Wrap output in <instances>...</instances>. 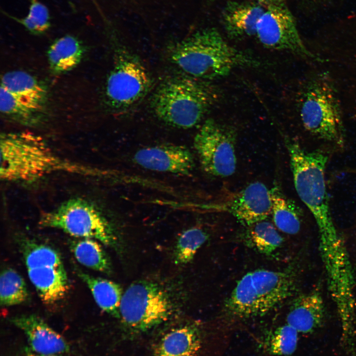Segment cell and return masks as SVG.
I'll return each instance as SVG.
<instances>
[{
    "label": "cell",
    "mask_w": 356,
    "mask_h": 356,
    "mask_svg": "<svg viewBox=\"0 0 356 356\" xmlns=\"http://www.w3.org/2000/svg\"><path fill=\"white\" fill-rule=\"evenodd\" d=\"M133 162L141 168L153 171L189 176L194 168L191 152L186 147L175 144H161L139 149Z\"/></svg>",
    "instance_id": "obj_13"
},
{
    "label": "cell",
    "mask_w": 356,
    "mask_h": 356,
    "mask_svg": "<svg viewBox=\"0 0 356 356\" xmlns=\"http://www.w3.org/2000/svg\"><path fill=\"white\" fill-rule=\"evenodd\" d=\"M271 213L275 226L281 231L296 234L300 230L301 210L277 188L270 190Z\"/></svg>",
    "instance_id": "obj_22"
},
{
    "label": "cell",
    "mask_w": 356,
    "mask_h": 356,
    "mask_svg": "<svg viewBox=\"0 0 356 356\" xmlns=\"http://www.w3.org/2000/svg\"><path fill=\"white\" fill-rule=\"evenodd\" d=\"M70 245L72 252L80 264L95 271L110 272V261L97 240L80 238L72 241Z\"/></svg>",
    "instance_id": "obj_23"
},
{
    "label": "cell",
    "mask_w": 356,
    "mask_h": 356,
    "mask_svg": "<svg viewBox=\"0 0 356 356\" xmlns=\"http://www.w3.org/2000/svg\"><path fill=\"white\" fill-rule=\"evenodd\" d=\"M265 10L256 4L229 1L222 15L226 33L229 38L236 40L256 35L258 22Z\"/></svg>",
    "instance_id": "obj_17"
},
{
    "label": "cell",
    "mask_w": 356,
    "mask_h": 356,
    "mask_svg": "<svg viewBox=\"0 0 356 356\" xmlns=\"http://www.w3.org/2000/svg\"><path fill=\"white\" fill-rule=\"evenodd\" d=\"M9 321L24 332L33 352L57 356L69 351L65 339L39 316L35 314L22 315L12 317Z\"/></svg>",
    "instance_id": "obj_14"
},
{
    "label": "cell",
    "mask_w": 356,
    "mask_h": 356,
    "mask_svg": "<svg viewBox=\"0 0 356 356\" xmlns=\"http://www.w3.org/2000/svg\"><path fill=\"white\" fill-rule=\"evenodd\" d=\"M206 339L198 325H181L163 336L153 349L151 356H199Z\"/></svg>",
    "instance_id": "obj_15"
},
{
    "label": "cell",
    "mask_w": 356,
    "mask_h": 356,
    "mask_svg": "<svg viewBox=\"0 0 356 356\" xmlns=\"http://www.w3.org/2000/svg\"><path fill=\"white\" fill-rule=\"evenodd\" d=\"M194 206L209 212L228 213L242 224L250 226L265 220L271 213L270 190L264 183L256 181L216 201Z\"/></svg>",
    "instance_id": "obj_12"
},
{
    "label": "cell",
    "mask_w": 356,
    "mask_h": 356,
    "mask_svg": "<svg viewBox=\"0 0 356 356\" xmlns=\"http://www.w3.org/2000/svg\"><path fill=\"white\" fill-rule=\"evenodd\" d=\"M83 47L72 36H65L56 40L48 50V61L52 71L60 73L70 71L80 62Z\"/></svg>",
    "instance_id": "obj_21"
},
{
    "label": "cell",
    "mask_w": 356,
    "mask_h": 356,
    "mask_svg": "<svg viewBox=\"0 0 356 356\" xmlns=\"http://www.w3.org/2000/svg\"><path fill=\"white\" fill-rule=\"evenodd\" d=\"M14 19L34 34H43L50 27L48 9L38 0H31L29 13L26 17L21 19Z\"/></svg>",
    "instance_id": "obj_30"
},
{
    "label": "cell",
    "mask_w": 356,
    "mask_h": 356,
    "mask_svg": "<svg viewBox=\"0 0 356 356\" xmlns=\"http://www.w3.org/2000/svg\"><path fill=\"white\" fill-rule=\"evenodd\" d=\"M295 95L297 116L304 130L333 147L345 143L344 113L338 90L317 62L300 83Z\"/></svg>",
    "instance_id": "obj_1"
},
{
    "label": "cell",
    "mask_w": 356,
    "mask_h": 356,
    "mask_svg": "<svg viewBox=\"0 0 356 356\" xmlns=\"http://www.w3.org/2000/svg\"><path fill=\"white\" fill-rule=\"evenodd\" d=\"M29 296L22 276L12 268L4 269L0 276V305L9 307L26 302Z\"/></svg>",
    "instance_id": "obj_25"
},
{
    "label": "cell",
    "mask_w": 356,
    "mask_h": 356,
    "mask_svg": "<svg viewBox=\"0 0 356 356\" xmlns=\"http://www.w3.org/2000/svg\"><path fill=\"white\" fill-rule=\"evenodd\" d=\"M220 98L219 89L209 81L182 73L161 82L153 94L151 105L163 123L188 129L198 125Z\"/></svg>",
    "instance_id": "obj_4"
},
{
    "label": "cell",
    "mask_w": 356,
    "mask_h": 356,
    "mask_svg": "<svg viewBox=\"0 0 356 356\" xmlns=\"http://www.w3.org/2000/svg\"><path fill=\"white\" fill-rule=\"evenodd\" d=\"M325 316L324 302L320 292L312 290L294 299L286 316V323L299 333H310L323 325Z\"/></svg>",
    "instance_id": "obj_16"
},
{
    "label": "cell",
    "mask_w": 356,
    "mask_h": 356,
    "mask_svg": "<svg viewBox=\"0 0 356 356\" xmlns=\"http://www.w3.org/2000/svg\"><path fill=\"white\" fill-rule=\"evenodd\" d=\"M21 249L27 269L64 266L60 254L49 246L26 240L22 242Z\"/></svg>",
    "instance_id": "obj_27"
},
{
    "label": "cell",
    "mask_w": 356,
    "mask_h": 356,
    "mask_svg": "<svg viewBox=\"0 0 356 356\" xmlns=\"http://www.w3.org/2000/svg\"><path fill=\"white\" fill-rule=\"evenodd\" d=\"M24 356H56L39 354L33 352L30 349H27L26 351V354H25Z\"/></svg>",
    "instance_id": "obj_32"
},
{
    "label": "cell",
    "mask_w": 356,
    "mask_h": 356,
    "mask_svg": "<svg viewBox=\"0 0 356 356\" xmlns=\"http://www.w3.org/2000/svg\"><path fill=\"white\" fill-rule=\"evenodd\" d=\"M27 270L29 279L44 304H54L67 294L69 283L64 266H44Z\"/></svg>",
    "instance_id": "obj_18"
},
{
    "label": "cell",
    "mask_w": 356,
    "mask_h": 356,
    "mask_svg": "<svg viewBox=\"0 0 356 356\" xmlns=\"http://www.w3.org/2000/svg\"><path fill=\"white\" fill-rule=\"evenodd\" d=\"M298 333L295 328L286 323L267 332L260 345L269 356H289L297 349Z\"/></svg>",
    "instance_id": "obj_24"
},
{
    "label": "cell",
    "mask_w": 356,
    "mask_h": 356,
    "mask_svg": "<svg viewBox=\"0 0 356 356\" xmlns=\"http://www.w3.org/2000/svg\"><path fill=\"white\" fill-rule=\"evenodd\" d=\"M295 286L292 272L265 269L248 272L225 301L224 311L236 319L263 316L292 296Z\"/></svg>",
    "instance_id": "obj_5"
},
{
    "label": "cell",
    "mask_w": 356,
    "mask_h": 356,
    "mask_svg": "<svg viewBox=\"0 0 356 356\" xmlns=\"http://www.w3.org/2000/svg\"><path fill=\"white\" fill-rule=\"evenodd\" d=\"M286 146L296 190L312 213L318 230L334 226L325 181L328 151L324 149L307 151L289 139Z\"/></svg>",
    "instance_id": "obj_6"
},
{
    "label": "cell",
    "mask_w": 356,
    "mask_h": 356,
    "mask_svg": "<svg viewBox=\"0 0 356 356\" xmlns=\"http://www.w3.org/2000/svg\"><path fill=\"white\" fill-rule=\"evenodd\" d=\"M0 86L41 108L46 98L47 92L44 87L34 77L23 71H12L5 73L1 77Z\"/></svg>",
    "instance_id": "obj_20"
},
{
    "label": "cell",
    "mask_w": 356,
    "mask_h": 356,
    "mask_svg": "<svg viewBox=\"0 0 356 356\" xmlns=\"http://www.w3.org/2000/svg\"><path fill=\"white\" fill-rule=\"evenodd\" d=\"M260 3L267 7L270 5L284 4L285 0H257Z\"/></svg>",
    "instance_id": "obj_31"
},
{
    "label": "cell",
    "mask_w": 356,
    "mask_h": 356,
    "mask_svg": "<svg viewBox=\"0 0 356 356\" xmlns=\"http://www.w3.org/2000/svg\"><path fill=\"white\" fill-rule=\"evenodd\" d=\"M43 227L60 229L79 238H91L106 245H114L116 237L112 226L93 204L80 198L67 200L40 219Z\"/></svg>",
    "instance_id": "obj_9"
},
{
    "label": "cell",
    "mask_w": 356,
    "mask_h": 356,
    "mask_svg": "<svg viewBox=\"0 0 356 356\" xmlns=\"http://www.w3.org/2000/svg\"><path fill=\"white\" fill-rule=\"evenodd\" d=\"M235 140L233 128L213 119L205 120L193 142L202 169L216 177L232 175L236 167Z\"/></svg>",
    "instance_id": "obj_10"
},
{
    "label": "cell",
    "mask_w": 356,
    "mask_h": 356,
    "mask_svg": "<svg viewBox=\"0 0 356 356\" xmlns=\"http://www.w3.org/2000/svg\"><path fill=\"white\" fill-rule=\"evenodd\" d=\"M152 86V77L137 55L124 47L115 50L105 88L107 102L112 109L123 112L134 108Z\"/></svg>",
    "instance_id": "obj_8"
},
{
    "label": "cell",
    "mask_w": 356,
    "mask_h": 356,
    "mask_svg": "<svg viewBox=\"0 0 356 356\" xmlns=\"http://www.w3.org/2000/svg\"><path fill=\"white\" fill-rule=\"evenodd\" d=\"M76 273L90 290L98 307L108 314L120 318V306L124 294L121 286L115 282L95 277L80 269H77Z\"/></svg>",
    "instance_id": "obj_19"
},
{
    "label": "cell",
    "mask_w": 356,
    "mask_h": 356,
    "mask_svg": "<svg viewBox=\"0 0 356 356\" xmlns=\"http://www.w3.org/2000/svg\"><path fill=\"white\" fill-rule=\"evenodd\" d=\"M208 238L206 231L199 227H192L183 231L178 237L175 247V264L183 265L190 262Z\"/></svg>",
    "instance_id": "obj_28"
},
{
    "label": "cell",
    "mask_w": 356,
    "mask_h": 356,
    "mask_svg": "<svg viewBox=\"0 0 356 356\" xmlns=\"http://www.w3.org/2000/svg\"><path fill=\"white\" fill-rule=\"evenodd\" d=\"M41 109L0 86V110L4 114L24 123H29L34 119V115Z\"/></svg>",
    "instance_id": "obj_29"
},
{
    "label": "cell",
    "mask_w": 356,
    "mask_h": 356,
    "mask_svg": "<svg viewBox=\"0 0 356 356\" xmlns=\"http://www.w3.org/2000/svg\"><path fill=\"white\" fill-rule=\"evenodd\" d=\"M249 227L247 234V242L259 252L270 255L282 244V236L271 222L264 220Z\"/></svg>",
    "instance_id": "obj_26"
},
{
    "label": "cell",
    "mask_w": 356,
    "mask_h": 356,
    "mask_svg": "<svg viewBox=\"0 0 356 356\" xmlns=\"http://www.w3.org/2000/svg\"><path fill=\"white\" fill-rule=\"evenodd\" d=\"M256 35L266 48L288 51L306 60L319 62L303 42L294 17L285 4L265 9L258 22Z\"/></svg>",
    "instance_id": "obj_11"
},
{
    "label": "cell",
    "mask_w": 356,
    "mask_h": 356,
    "mask_svg": "<svg viewBox=\"0 0 356 356\" xmlns=\"http://www.w3.org/2000/svg\"><path fill=\"white\" fill-rule=\"evenodd\" d=\"M175 310L170 292L159 283L141 280L131 284L124 292L120 318L126 327L143 332L167 321Z\"/></svg>",
    "instance_id": "obj_7"
},
{
    "label": "cell",
    "mask_w": 356,
    "mask_h": 356,
    "mask_svg": "<svg viewBox=\"0 0 356 356\" xmlns=\"http://www.w3.org/2000/svg\"><path fill=\"white\" fill-rule=\"evenodd\" d=\"M1 179L11 182H30L57 172L86 176L104 174L100 170L60 157L43 138L26 133L1 134Z\"/></svg>",
    "instance_id": "obj_2"
},
{
    "label": "cell",
    "mask_w": 356,
    "mask_h": 356,
    "mask_svg": "<svg viewBox=\"0 0 356 356\" xmlns=\"http://www.w3.org/2000/svg\"><path fill=\"white\" fill-rule=\"evenodd\" d=\"M170 59L182 73L208 81L229 75L242 67H257L260 62L230 45L214 28L198 31L176 43Z\"/></svg>",
    "instance_id": "obj_3"
}]
</instances>
